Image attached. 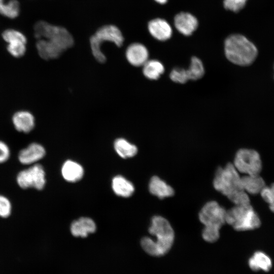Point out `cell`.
Returning <instances> with one entry per match:
<instances>
[{"mask_svg":"<svg viewBox=\"0 0 274 274\" xmlns=\"http://www.w3.org/2000/svg\"><path fill=\"white\" fill-rule=\"evenodd\" d=\"M149 232L156 237L154 241L149 237L141 240L144 250L149 255L160 256L165 255L170 249L174 241L175 233L169 222L160 216H155L151 220Z\"/></svg>","mask_w":274,"mask_h":274,"instance_id":"obj_1","label":"cell"},{"mask_svg":"<svg viewBox=\"0 0 274 274\" xmlns=\"http://www.w3.org/2000/svg\"><path fill=\"white\" fill-rule=\"evenodd\" d=\"M224 51L226 58L230 62L241 66L252 64L258 54L254 44L241 35L229 36L225 41Z\"/></svg>","mask_w":274,"mask_h":274,"instance_id":"obj_2","label":"cell"},{"mask_svg":"<svg viewBox=\"0 0 274 274\" xmlns=\"http://www.w3.org/2000/svg\"><path fill=\"white\" fill-rule=\"evenodd\" d=\"M226 210L216 201L206 203L199 213L200 221L203 224L202 236L207 242L213 243L218 239L221 227L225 223Z\"/></svg>","mask_w":274,"mask_h":274,"instance_id":"obj_3","label":"cell"},{"mask_svg":"<svg viewBox=\"0 0 274 274\" xmlns=\"http://www.w3.org/2000/svg\"><path fill=\"white\" fill-rule=\"evenodd\" d=\"M35 36L38 39H44L63 53L73 46L72 35L64 27L53 25L44 21L37 22L34 26Z\"/></svg>","mask_w":274,"mask_h":274,"instance_id":"obj_4","label":"cell"},{"mask_svg":"<svg viewBox=\"0 0 274 274\" xmlns=\"http://www.w3.org/2000/svg\"><path fill=\"white\" fill-rule=\"evenodd\" d=\"M225 221L237 231L256 229L261 223L258 215L250 204L235 206L226 211Z\"/></svg>","mask_w":274,"mask_h":274,"instance_id":"obj_5","label":"cell"},{"mask_svg":"<svg viewBox=\"0 0 274 274\" xmlns=\"http://www.w3.org/2000/svg\"><path fill=\"white\" fill-rule=\"evenodd\" d=\"M105 42H110L117 47H121L124 38L120 30L114 25H106L98 29L91 37L90 44L92 53L96 60L100 63L106 60V57L101 50V45Z\"/></svg>","mask_w":274,"mask_h":274,"instance_id":"obj_6","label":"cell"},{"mask_svg":"<svg viewBox=\"0 0 274 274\" xmlns=\"http://www.w3.org/2000/svg\"><path fill=\"white\" fill-rule=\"evenodd\" d=\"M232 163H228L224 167H219L216 170L213 181L216 190L227 197L235 192L243 190L241 177Z\"/></svg>","mask_w":274,"mask_h":274,"instance_id":"obj_7","label":"cell"},{"mask_svg":"<svg viewBox=\"0 0 274 274\" xmlns=\"http://www.w3.org/2000/svg\"><path fill=\"white\" fill-rule=\"evenodd\" d=\"M233 164L238 172L245 175L259 174L262 168L260 155L256 151L249 149H239Z\"/></svg>","mask_w":274,"mask_h":274,"instance_id":"obj_8","label":"cell"},{"mask_svg":"<svg viewBox=\"0 0 274 274\" xmlns=\"http://www.w3.org/2000/svg\"><path fill=\"white\" fill-rule=\"evenodd\" d=\"M17 182L23 189L34 188L42 190L46 183L45 170L41 165L34 164L19 172L17 177Z\"/></svg>","mask_w":274,"mask_h":274,"instance_id":"obj_9","label":"cell"},{"mask_svg":"<svg viewBox=\"0 0 274 274\" xmlns=\"http://www.w3.org/2000/svg\"><path fill=\"white\" fill-rule=\"evenodd\" d=\"M204 74V68L202 62L195 56L192 57L188 70L182 68L178 70L179 78L182 84L185 83L189 80H198L203 77Z\"/></svg>","mask_w":274,"mask_h":274,"instance_id":"obj_10","label":"cell"},{"mask_svg":"<svg viewBox=\"0 0 274 274\" xmlns=\"http://www.w3.org/2000/svg\"><path fill=\"white\" fill-rule=\"evenodd\" d=\"M45 153V149L42 145L32 143L19 152L18 159L23 164H30L43 158Z\"/></svg>","mask_w":274,"mask_h":274,"instance_id":"obj_11","label":"cell"},{"mask_svg":"<svg viewBox=\"0 0 274 274\" xmlns=\"http://www.w3.org/2000/svg\"><path fill=\"white\" fill-rule=\"evenodd\" d=\"M148 57L149 53L147 48L140 43L130 45L126 51L127 61L133 66H143L148 60Z\"/></svg>","mask_w":274,"mask_h":274,"instance_id":"obj_12","label":"cell"},{"mask_svg":"<svg viewBox=\"0 0 274 274\" xmlns=\"http://www.w3.org/2000/svg\"><path fill=\"white\" fill-rule=\"evenodd\" d=\"M13 124L17 131L24 133L31 131L35 126L33 115L27 111H19L12 117Z\"/></svg>","mask_w":274,"mask_h":274,"instance_id":"obj_13","label":"cell"},{"mask_svg":"<svg viewBox=\"0 0 274 274\" xmlns=\"http://www.w3.org/2000/svg\"><path fill=\"white\" fill-rule=\"evenodd\" d=\"M175 25L181 33L189 36L196 29L198 22L196 18L191 14L182 12L176 16Z\"/></svg>","mask_w":274,"mask_h":274,"instance_id":"obj_14","label":"cell"},{"mask_svg":"<svg viewBox=\"0 0 274 274\" xmlns=\"http://www.w3.org/2000/svg\"><path fill=\"white\" fill-rule=\"evenodd\" d=\"M148 29L151 35L157 40L165 41L172 36V30L169 24L164 20L157 18L148 23Z\"/></svg>","mask_w":274,"mask_h":274,"instance_id":"obj_15","label":"cell"},{"mask_svg":"<svg viewBox=\"0 0 274 274\" xmlns=\"http://www.w3.org/2000/svg\"><path fill=\"white\" fill-rule=\"evenodd\" d=\"M95 230L96 225L89 218L82 217L74 221L71 225V232L76 237H85L89 233L94 232Z\"/></svg>","mask_w":274,"mask_h":274,"instance_id":"obj_16","label":"cell"},{"mask_svg":"<svg viewBox=\"0 0 274 274\" xmlns=\"http://www.w3.org/2000/svg\"><path fill=\"white\" fill-rule=\"evenodd\" d=\"M241 182L243 189L251 194L260 193L266 186L259 174L245 175L241 177Z\"/></svg>","mask_w":274,"mask_h":274,"instance_id":"obj_17","label":"cell"},{"mask_svg":"<svg viewBox=\"0 0 274 274\" xmlns=\"http://www.w3.org/2000/svg\"><path fill=\"white\" fill-rule=\"evenodd\" d=\"M149 190L152 194L160 199L170 197L174 194L173 188L157 176L151 178L149 184Z\"/></svg>","mask_w":274,"mask_h":274,"instance_id":"obj_18","label":"cell"},{"mask_svg":"<svg viewBox=\"0 0 274 274\" xmlns=\"http://www.w3.org/2000/svg\"><path fill=\"white\" fill-rule=\"evenodd\" d=\"M61 173L65 180L70 182H75L82 178L84 170L82 166L78 163L72 160H67L62 165Z\"/></svg>","mask_w":274,"mask_h":274,"instance_id":"obj_19","label":"cell"},{"mask_svg":"<svg viewBox=\"0 0 274 274\" xmlns=\"http://www.w3.org/2000/svg\"><path fill=\"white\" fill-rule=\"evenodd\" d=\"M36 47L39 55L45 60L57 58L62 53L57 47L44 39L38 40Z\"/></svg>","mask_w":274,"mask_h":274,"instance_id":"obj_20","label":"cell"},{"mask_svg":"<svg viewBox=\"0 0 274 274\" xmlns=\"http://www.w3.org/2000/svg\"><path fill=\"white\" fill-rule=\"evenodd\" d=\"M112 187L116 195L123 197H129L134 191L133 185L121 176H117L113 179Z\"/></svg>","mask_w":274,"mask_h":274,"instance_id":"obj_21","label":"cell"},{"mask_svg":"<svg viewBox=\"0 0 274 274\" xmlns=\"http://www.w3.org/2000/svg\"><path fill=\"white\" fill-rule=\"evenodd\" d=\"M250 268L254 270L259 269L268 271L271 267L272 262L269 257L262 252H256L249 260Z\"/></svg>","mask_w":274,"mask_h":274,"instance_id":"obj_22","label":"cell"},{"mask_svg":"<svg viewBox=\"0 0 274 274\" xmlns=\"http://www.w3.org/2000/svg\"><path fill=\"white\" fill-rule=\"evenodd\" d=\"M114 149L117 154L122 158H127L135 155L138 148L123 138H119L115 140L114 144Z\"/></svg>","mask_w":274,"mask_h":274,"instance_id":"obj_23","label":"cell"},{"mask_svg":"<svg viewBox=\"0 0 274 274\" xmlns=\"http://www.w3.org/2000/svg\"><path fill=\"white\" fill-rule=\"evenodd\" d=\"M144 76L150 80H157L164 72L162 63L157 60H148L143 65Z\"/></svg>","mask_w":274,"mask_h":274,"instance_id":"obj_24","label":"cell"},{"mask_svg":"<svg viewBox=\"0 0 274 274\" xmlns=\"http://www.w3.org/2000/svg\"><path fill=\"white\" fill-rule=\"evenodd\" d=\"M20 5L17 0H10L5 2L0 0V14L6 17L13 19L19 14Z\"/></svg>","mask_w":274,"mask_h":274,"instance_id":"obj_25","label":"cell"},{"mask_svg":"<svg viewBox=\"0 0 274 274\" xmlns=\"http://www.w3.org/2000/svg\"><path fill=\"white\" fill-rule=\"evenodd\" d=\"M26 41L16 40L11 41L8 43L7 49L13 57L18 58L23 56L26 52Z\"/></svg>","mask_w":274,"mask_h":274,"instance_id":"obj_26","label":"cell"},{"mask_svg":"<svg viewBox=\"0 0 274 274\" xmlns=\"http://www.w3.org/2000/svg\"><path fill=\"white\" fill-rule=\"evenodd\" d=\"M228 198L235 206H247L250 204V198L247 193L244 190H239L232 194Z\"/></svg>","mask_w":274,"mask_h":274,"instance_id":"obj_27","label":"cell"},{"mask_svg":"<svg viewBox=\"0 0 274 274\" xmlns=\"http://www.w3.org/2000/svg\"><path fill=\"white\" fill-rule=\"evenodd\" d=\"M263 199L268 204L270 210L274 212V183L265 186L260 193Z\"/></svg>","mask_w":274,"mask_h":274,"instance_id":"obj_28","label":"cell"},{"mask_svg":"<svg viewBox=\"0 0 274 274\" xmlns=\"http://www.w3.org/2000/svg\"><path fill=\"white\" fill-rule=\"evenodd\" d=\"M2 37L7 43L16 40L27 41L26 38L24 34L14 29L5 30L2 33Z\"/></svg>","mask_w":274,"mask_h":274,"instance_id":"obj_29","label":"cell"},{"mask_svg":"<svg viewBox=\"0 0 274 274\" xmlns=\"http://www.w3.org/2000/svg\"><path fill=\"white\" fill-rule=\"evenodd\" d=\"M12 206L10 200L5 196L0 195V217L7 218L11 213Z\"/></svg>","mask_w":274,"mask_h":274,"instance_id":"obj_30","label":"cell"},{"mask_svg":"<svg viewBox=\"0 0 274 274\" xmlns=\"http://www.w3.org/2000/svg\"><path fill=\"white\" fill-rule=\"evenodd\" d=\"M247 0H224V7L228 10L236 12L245 6Z\"/></svg>","mask_w":274,"mask_h":274,"instance_id":"obj_31","label":"cell"},{"mask_svg":"<svg viewBox=\"0 0 274 274\" xmlns=\"http://www.w3.org/2000/svg\"><path fill=\"white\" fill-rule=\"evenodd\" d=\"M10 155L9 146L4 142L0 141V163L6 162Z\"/></svg>","mask_w":274,"mask_h":274,"instance_id":"obj_32","label":"cell"},{"mask_svg":"<svg viewBox=\"0 0 274 274\" xmlns=\"http://www.w3.org/2000/svg\"><path fill=\"white\" fill-rule=\"evenodd\" d=\"M155 1H156L157 3L161 4H165L167 2V0H155Z\"/></svg>","mask_w":274,"mask_h":274,"instance_id":"obj_33","label":"cell"}]
</instances>
